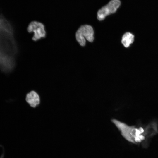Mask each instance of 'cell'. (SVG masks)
Returning a JSON list of instances; mask_svg holds the SVG:
<instances>
[{
  "mask_svg": "<svg viewBox=\"0 0 158 158\" xmlns=\"http://www.w3.org/2000/svg\"><path fill=\"white\" fill-rule=\"evenodd\" d=\"M94 34V30L91 26L87 25H83L76 32V39L81 46H84L85 45L86 40L90 42L93 41Z\"/></svg>",
  "mask_w": 158,
  "mask_h": 158,
  "instance_id": "obj_2",
  "label": "cell"
},
{
  "mask_svg": "<svg viewBox=\"0 0 158 158\" xmlns=\"http://www.w3.org/2000/svg\"><path fill=\"white\" fill-rule=\"evenodd\" d=\"M120 5V0H111L98 10L97 13L98 19L99 20H103L107 16L114 13Z\"/></svg>",
  "mask_w": 158,
  "mask_h": 158,
  "instance_id": "obj_3",
  "label": "cell"
},
{
  "mask_svg": "<svg viewBox=\"0 0 158 158\" xmlns=\"http://www.w3.org/2000/svg\"><path fill=\"white\" fill-rule=\"evenodd\" d=\"M26 100L31 107L33 108L37 106L40 102L39 95L34 91H32L27 94Z\"/></svg>",
  "mask_w": 158,
  "mask_h": 158,
  "instance_id": "obj_5",
  "label": "cell"
},
{
  "mask_svg": "<svg viewBox=\"0 0 158 158\" xmlns=\"http://www.w3.org/2000/svg\"><path fill=\"white\" fill-rule=\"evenodd\" d=\"M29 33L33 32L32 39L37 41L42 38H44L46 35V32L44 25L42 23L36 21L31 22L27 28Z\"/></svg>",
  "mask_w": 158,
  "mask_h": 158,
  "instance_id": "obj_4",
  "label": "cell"
},
{
  "mask_svg": "<svg viewBox=\"0 0 158 158\" xmlns=\"http://www.w3.org/2000/svg\"><path fill=\"white\" fill-rule=\"evenodd\" d=\"M112 121L126 140L144 148L148 146L151 138L158 133V123L155 121L145 125L137 126L129 125L115 119Z\"/></svg>",
  "mask_w": 158,
  "mask_h": 158,
  "instance_id": "obj_1",
  "label": "cell"
},
{
  "mask_svg": "<svg viewBox=\"0 0 158 158\" xmlns=\"http://www.w3.org/2000/svg\"><path fill=\"white\" fill-rule=\"evenodd\" d=\"M134 35L130 32H127L123 36L121 43L126 47H128L134 40Z\"/></svg>",
  "mask_w": 158,
  "mask_h": 158,
  "instance_id": "obj_6",
  "label": "cell"
}]
</instances>
